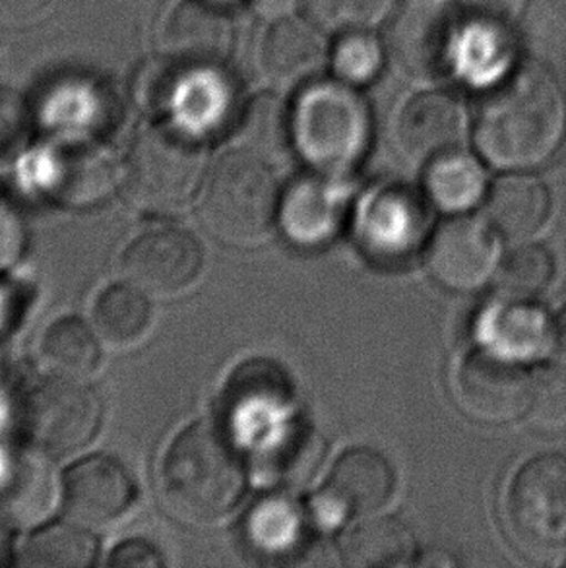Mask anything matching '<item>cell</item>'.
<instances>
[{
    "instance_id": "6da1fadb",
    "label": "cell",
    "mask_w": 566,
    "mask_h": 568,
    "mask_svg": "<svg viewBox=\"0 0 566 568\" xmlns=\"http://www.w3.org/2000/svg\"><path fill=\"white\" fill-rule=\"evenodd\" d=\"M566 134V101L542 62L526 61L485 93L475 144L498 170H536L557 154Z\"/></svg>"
},
{
    "instance_id": "7a4b0ae2",
    "label": "cell",
    "mask_w": 566,
    "mask_h": 568,
    "mask_svg": "<svg viewBox=\"0 0 566 568\" xmlns=\"http://www.w3.org/2000/svg\"><path fill=\"white\" fill-rule=\"evenodd\" d=\"M245 487V466L237 446L215 423L186 425L163 454L160 497L181 523H222L243 499Z\"/></svg>"
},
{
    "instance_id": "3957f363",
    "label": "cell",
    "mask_w": 566,
    "mask_h": 568,
    "mask_svg": "<svg viewBox=\"0 0 566 568\" xmlns=\"http://www.w3.org/2000/svg\"><path fill=\"white\" fill-rule=\"evenodd\" d=\"M290 132L303 162L316 173L342 178L367 154L371 113L347 82H311L293 105Z\"/></svg>"
},
{
    "instance_id": "277c9868",
    "label": "cell",
    "mask_w": 566,
    "mask_h": 568,
    "mask_svg": "<svg viewBox=\"0 0 566 568\" xmlns=\"http://www.w3.org/2000/svg\"><path fill=\"white\" fill-rule=\"evenodd\" d=\"M280 189L262 155L237 150L223 155L200 191L199 215L215 239L256 245L269 237L280 215Z\"/></svg>"
},
{
    "instance_id": "5b68a950",
    "label": "cell",
    "mask_w": 566,
    "mask_h": 568,
    "mask_svg": "<svg viewBox=\"0 0 566 568\" xmlns=\"http://www.w3.org/2000/svg\"><path fill=\"white\" fill-rule=\"evenodd\" d=\"M202 139L181 124L165 121L140 132L127 168V196L148 214H179L206 181Z\"/></svg>"
},
{
    "instance_id": "8992f818",
    "label": "cell",
    "mask_w": 566,
    "mask_h": 568,
    "mask_svg": "<svg viewBox=\"0 0 566 568\" xmlns=\"http://www.w3.org/2000/svg\"><path fill=\"white\" fill-rule=\"evenodd\" d=\"M508 538L532 561H566V456L544 454L524 464L505 503Z\"/></svg>"
},
{
    "instance_id": "52a82bcc",
    "label": "cell",
    "mask_w": 566,
    "mask_h": 568,
    "mask_svg": "<svg viewBox=\"0 0 566 568\" xmlns=\"http://www.w3.org/2000/svg\"><path fill=\"white\" fill-rule=\"evenodd\" d=\"M458 16L448 0H402L384 30L394 69L414 82H435L458 61Z\"/></svg>"
},
{
    "instance_id": "ba28073f",
    "label": "cell",
    "mask_w": 566,
    "mask_h": 568,
    "mask_svg": "<svg viewBox=\"0 0 566 568\" xmlns=\"http://www.w3.org/2000/svg\"><path fill=\"white\" fill-rule=\"evenodd\" d=\"M23 429L31 446L62 460L92 445L101 427V399L88 381L51 377L23 404Z\"/></svg>"
},
{
    "instance_id": "9c48e42d",
    "label": "cell",
    "mask_w": 566,
    "mask_h": 568,
    "mask_svg": "<svg viewBox=\"0 0 566 568\" xmlns=\"http://www.w3.org/2000/svg\"><path fill=\"white\" fill-rule=\"evenodd\" d=\"M431 214L420 192L406 185L368 191L355 212V237L371 261L396 266L414 258L427 241Z\"/></svg>"
},
{
    "instance_id": "30bf717a",
    "label": "cell",
    "mask_w": 566,
    "mask_h": 568,
    "mask_svg": "<svg viewBox=\"0 0 566 568\" xmlns=\"http://www.w3.org/2000/svg\"><path fill=\"white\" fill-rule=\"evenodd\" d=\"M206 264L204 246L189 231L158 227L124 251L123 274L152 300H173L192 290Z\"/></svg>"
},
{
    "instance_id": "8fae6325",
    "label": "cell",
    "mask_w": 566,
    "mask_h": 568,
    "mask_svg": "<svg viewBox=\"0 0 566 568\" xmlns=\"http://www.w3.org/2000/svg\"><path fill=\"white\" fill-rule=\"evenodd\" d=\"M394 484V471L383 454L373 448H353L336 462L309 513L314 523L334 528L345 518L373 515L384 507Z\"/></svg>"
},
{
    "instance_id": "7c38bea8",
    "label": "cell",
    "mask_w": 566,
    "mask_h": 568,
    "mask_svg": "<svg viewBox=\"0 0 566 568\" xmlns=\"http://www.w3.org/2000/svg\"><path fill=\"white\" fill-rule=\"evenodd\" d=\"M534 378L520 363L506 362L489 352H475L456 371V399L469 417L505 425L528 414Z\"/></svg>"
},
{
    "instance_id": "4fadbf2b",
    "label": "cell",
    "mask_w": 566,
    "mask_h": 568,
    "mask_svg": "<svg viewBox=\"0 0 566 568\" xmlns=\"http://www.w3.org/2000/svg\"><path fill=\"white\" fill-rule=\"evenodd\" d=\"M431 276L451 292L472 293L497 272V243L491 223L456 215L438 225L428 241Z\"/></svg>"
},
{
    "instance_id": "5bb4252c",
    "label": "cell",
    "mask_w": 566,
    "mask_h": 568,
    "mask_svg": "<svg viewBox=\"0 0 566 568\" xmlns=\"http://www.w3.org/2000/svg\"><path fill=\"white\" fill-rule=\"evenodd\" d=\"M134 499L137 485L129 469L108 454H93L77 462L62 479L67 515L90 530L119 523Z\"/></svg>"
},
{
    "instance_id": "9a60e30c",
    "label": "cell",
    "mask_w": 566,
    "mask_h": 568,
    "mask_svg": "<svg viewBox=\"0 0 566 568\" xmlns=\"http://www.w3.org/2000/svg\"><path fill=\"white\" fill-rule=\"evenodd\" d=\"M158 43L176 64L222 69L233 47V23L218 0H181L163 18Z\"/></svg>"
},
{
    "instance_id": "2e32d148",
    "label": "cell",
    "mask_w": 566,
    "mask_h": 568,
    "mask_svg": "<svg viewBox=\"0 0 566 568\" xmlns=\"http://www.w3.org/2000/svg\"><path fill=\"white\" fill-rule=\"evenodd\" d=\"M62 499L51 458L38 448L0 450V516L7 523L31 528L46 523Z\"/></svg>"
},
{
    "instance_id": "e0dca14e",
    "label": "cell",
    "mask_w": 566,
    "mask_h": 568,
    "mask_svg": "<svg viewBox=\"0 0 566 568\" xmlns=\"http://www.w3.org/2000/svg\"><path fill=\"white\" fill-rule=\"evenodd\" d=\"M350 210V189L332 175L301 179L280 204L283 233L293 245L319 248L329 245L344 227Z\"/></svg>"
},
{
    "instance_id": "ac0fdd59",
    "label": "cell",
    "mask_w": 566,
    "mask_h": 568,
    "mask_svg": "<svg viewBox=\"0 0 566 568\" xmlns=\"http://www.w3.org/2000/svg\"><path fill=\"white\" fill-rule=\"evenodd\" d=\"M475 338L485 352L522 365L544 359L557 342V331L542 308L501 297L477 316Z\"/></svg>"
},
{
    "instance_id": "d6986e66",
    "label": "cell",
    "mask_w": 566,
    "mask_h": 568,
    "mask_svg": "<svg viewBox=\"0 0 566 568\" xmlns=\"http://www.w3.org/2000/svg\"><path fill=\"white\" fill-rule=\"evenodd\" d=\"M467 132L464 103L454 93L425 92L402 109L396 140L414 162H433L441 155L458 152Z\"/></svg>"
},
{
    "instance_id": "ffe728a7",
    "label": "cell",
    "mask_w": 566,
    "mask_h": 568,
    "mask_svg": "<svg viewBox=\"0 0 566 568\" xmlns=\"http://www.w3.org/2000/svg\"><path fill=\"white\" fill-rule=\"evenodd\" d=\"M316 23L293 16L272 22L259 51L261 74L270 85L290 90L319 78L326 67V43Z\"/></svg>"
},
{
    "instance_id": "44dd1931",
    "label": "cell",
    "mask_w": 566,
    "mask_h": 568,
    "mask_svg": "<svg viewBox=\"0 0 566 568\" xmlns=\"http://www.w3.org/2000/svg\"><path fill=\"white\" fill-rule=\"evenodd\" d=\"M235 412L245 435L266 446L282 437L295 419L291 417L290 386L274 365H246L239 381Z\"/></svg>"
},
{
    "instance_id": "7402d4cb",
    "label": "cell",
    "mask_w": 566,
    "mask_h": 568,
    "mask_svg": "<svg viewBox=\"0 0 566 568\" xmlns=\"http://www.w3.org/2000/svg\"><path fill=\"white\" fill-rule=\"evenodd\" d=\"M552 214V192L536 178L498 179L487 196V220L503 237L520 241L544 227Z\"/></svg>"
},
{
    "instance_id": "603a6c76",
    "label": "cell",
    "mask_w": 566,
    "mask_h": 568,
    "mask_svg": "<svg viewBox=\"0 0 566 568\" xmlns=\"http://www.w3.org/2000/svg\"><path fill=\"white\" fill-rule=\"evenodd\" d=\"M245 536L254 554L287 561L305 549L309 520L295 500L285 495H270L246 515Z\"/></svg>"
},
{
    "instance_id": "cb8c5ba5",
    "label": "cell",
    "mask_w": 566,
    "mask_h": 568,
    "mask_svg": "<svg viewBox=\"0 0 566 568\" xmlns=\"http://www.w3.org/2000/svg\"><path fill=\"white\" fill-rule=\"evenodd\" d=\"M92 324L103 346H139L152 328V297L129 280L108 285L93 303Z\"/></svg>"
},
{
    "instance_id": "d4e9b609",
    "label": "cell",
    "mask_w": 566,
    "mask_h": 568,
    "mask_svg": "<svg viewBox=\"0 0 566 568\" xmlns=\"http://www.w3.org/2000/svg\"><path fill=\"white\" fill-rule=\"evenodd\" d=\"M39 357L54 377L90 381L103 362V342L93 324L78 316H62L39 342Z\"/></svg>"
},
{
    "instance_id": "484cf974",
    "label": "cell",
    "mask_w": 566,
    "mask_h": 568,
    "mask_svg": "<svg viewBox=\"0 0 566 568\" xmlns=\"http://www.w3.org/2000/svg\"><path fill=\"white\" fill-rule=\"evenodd\" d=\"M414 554V534L406 524L392 516H378L357 524L340 544L342 561L353 568L412 565Z\"/></svg>"
},
{
    "instance_id": "4316f807",
    "label": "cell",
    "mask_w": 566,
    "mask_h": 568,
    "mask_svg": "<svg viewBox=\"0 0 566 568\" xmlns=\"http://www.w3.org/2000/svg\"><path fill=\"white\" fill-rule=\"evenodd\" d=\"M98 551L93 530L82 524H46L26 539L18 562L22 567H92Z\"/></svg>"
},
{
    "instance_id": "83f0119b",
    "label": "cell",
    "mask_w": 566,
    "mask_h": 568,
    "mask_svg": "<svg viewBox=\"0 0 566 568\" xmlns=\"http://www.w3.org/2000/svg\"><path fill=\"white\" fill-rule=\"evenodd\" d=\"M485 171L472 155L451 152L428 162L427 196L444 212H467L485 194Z\"/></svg>"
},
{
    "instance_id": "f1b7e54d",
    "label": "cell",
    "mask_w": 566,
    "mask_h": 568,
    "mask_svg": "<svg viewBox=\"0 0 566 568\" xmlns=\"http://www.w3.org/2000/svg\"><path fill=\"white\" fill-rule=\"evenodd\" d=\"M51 186L59 199L74 204H90L103 199L111 186V168L103 155L90 148H69L53 162Z\"/></svg>"
},
{
    "instance_id": "f546056e",
    "label": "cell",
    "mask_w": 566,
    "mask_h": 568,
    "mask_svg": "<svg viewBox=\"0 0 566 568\" xmlns=\"http://www.w3.org/2000/svg\"><path fill=\"white\" fill-rule=\"evenodd\" d=\"M270 474L280 484L301 487L313 479L314 471L321 468L324 443L311 427L295 422L290 429L270 443L266 448Z\"/></svg>"
},
{
    "instance_id": "4dcf8cb0",
    "label": "cell",
    "mask_w": 566,
    "mask_h": 568,
    "mask_svg": "<svg viewBox=\"0 0 566 568\" xmlns=\"http://www.w3.org/2000/svg\"><path fill=\"white\" fill-rule=\"evenodd\" d=\"M553 272V256L545 246H518L501 262L495 285L505 300L532 301L552 284Z\"/></svg>"
},
{
    "instance_id": "1f68e13d",
    "label": "cell",
    "mask_w": 566,
    "mask_h": 568,
    "mask_svg": "<svg viewBox=\"0 0 566 568\" xmlns=\"http://www.w3.org/2000/svg\"><path fill=\"white\" fill-rule=\"evenodd\" d=\"M392 0H303L306 14L329 31H360L383 20Z\"/></svg>"
},
{
    "instance_id": "d6a6232c",
    "label": "cell",
    "mask_w": 566,
    "mask_h": 568,
    "mask_svg": "<svg viewBox=\"0 0 566 568\" xmlns=\"http://www.w3.org/2000/svg\"><path fill=\"white\" fill-rule=\"evenodd\" d=\"M526 417L542 433H566V371L544 369L537 373Z\"/></svg>"
},
{
    "instance_id": "836d02e7",
    "label": "cell",
    "mask_w": 566,
    "mask_h": 568,
    "mask_svg": "<svg viewBox=\"0 0 566 568\" xmlns=\"http://www.w3.org/2000/svg\"><path fill=\"white\" fill-rule=\"evenodd\" d=\"M334 70L347 84H365L381 69V45L365 30L345 31L334 47Z\"/></svg>"
},
{
    "instance_id": "e575fe53",
    "label": "cell",
    "mask_w": 566,
    "mask_h": 568,
    "mask_svg": "<svg viewBox=\"0 0 566 568\" xmlns=\"http://www.w3.org/2000/svg\"><path fill=\"white\" fill-rule=\"evenodd\" d=\"M459 12L487 36L505 33L520 22L526 0H456Z\"/></svg>"
},
{
    "instance_id": "d590c367",
    "label": "cell",
    "mask_w": 566,
    "mask_h": 568,
    "mask_svg": "<svg viewBox=\"0 0 566 568\" xmlns=\"http://www.w3.org/2000/svg\"><path fill=\"white\" fill-rule=\"evenodd\" d=\"M28 248V225L14 200L0 192V272L22 261Z\"/></svg>"
},
{
    "instance_id": "8d00e7d4",
    "label": "cell",
    "mask_w": 566,
    "mask_h": 568,
    "mask_svg": "<svg viewBox=\"0 0 566 568\" xmlns=\"http://www.w3.org/2000/svg\"><path fill=\"white\" fill-rule=\"evenodd\" d=\"M51 0H0V30L18 31L38 23Z\"/></svg>"
},
{
    "instance_id": "74e56055",
    "label": "cell",
    "mask_w": 566,
    "mask_h": 568,
    "mask_svg": "<svg viewBox=\"0 0 566 568\" xmlns=\"http://www.w3.org/2000/svg\"><path fill=\"white\" fill-rule=\"evenodd\" d=\"M109 565L117 568L163 567L160 551L144 539H129L109 555Z\"/></svg>"
},
{
    "instance_id": "f35d334b",
    "label": "cell",
    "mask_w": 566,
    "mask_h": 568,
    "mask_svg": "<svg viewBox=\"0 0 566 568\" xmlns=\"http://www.w3.org/2000/svg\"><path fill=\"white\" fill-rule=\"evenodd\" d=\"M249 4L253 8L254 14L262 20L276 22V20L293 14L299 0H249Z\"/></svg>"
},
{
    "instance_id": "ab89813d",
    "label": "cell",
    "mask_w": 566,
    "mask_h": 568,
    "mask_svg": "<svg viewBox=\"0 0 566 568\" xmlns=\"http://www.w3.org/2000/svg\"><path fill=\"white\" fill-rule=\"evenodd\" d=\"M415 565H422V567H451L456 565V561L448 557V554H441V551H431V554H423Z\"/></svg>"
},
{
    "instance_id": "60d3db41",
    "label": "cell",
    "mask_w": 566,
    "mask_h": 568,
    "mask_svg": "<svg viewBox=\"0 0 566 568\" xmlns=\"http://www.w3.org/2000/svg\"><path fill=\"white\" fill-rule=\"evenodd\" d=\"M557 344H559L560 354L566 359V307L560 313L559 323H557Z\"/></svg>"
},
{
    "instance_id": "b9f144b4",
    "label": "cell",
    "mask_w": 566,
    "mask_h": 568,
    "mask_svg": "<svg viewBox=\"0 0 566 568\" xmlns=\"http://www.w3.org/2000/svg\"><path fill=\"white\" fill-rule=\"evenodd\" d=\"M560 4H563V8L566 10V0H559Z\"/></svg>"
}]
</instances>
